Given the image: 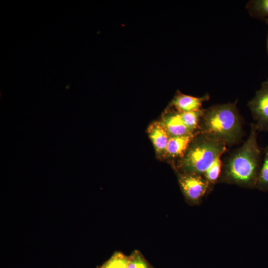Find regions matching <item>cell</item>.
<instances>
[{"mask_svg": "<svg viewBox=\"0 0 268 268\" xmlns=\"http://www.w3.org/2000/svg\"><path fill=\"white\" fill-rule=\"evenodd\" d=\"M178 180L186 199L193 204H198L201 201L209 186L203 175L182 173L179 175Z\"/></svg>", "mask_w": 268, "mask_h": 268, "instance_id": "4", "label": "cell"}, {"mask_svg": "<svg viewBox=\"0 0 268 268\" xmlns=\"http://www.w3.org/2000/svg\"><path fill=\"white\" fill-rule=\"evenodd\" d=\"M247 8L253 16H268V0H255L249 2Z\"/></svg>", "mask_w": 268, "mask_h": 268, "instance_id": "13", "label": "cell"}, {"mask_svg": "<svg viewBox=\"0 0 268 268\" xmlns=\"http://www.w3.org/2000/svg\"><path fill=\"white\" fill-rule=\"evenodd\" d=\"M208 98L207 95L196 97L180 93L175 96L172 103L179 112L196 111L201 110L202 103Z\"/></svg>", "mask_w": 268, "mask_h": 268, "instance_id": "7", "label": "cell"}, {"mask_svg": "<svg viewBox=\"0 0 268 268\" xmlns=\"http://www.w3.org/2000/svg\"><path fill=\"white\" fill-rule=\"evenodd\" d=\"M204 110L187 112H180L181 118L186 126L192 131L199 126Z\"/></svg>", "mask_w": 268, "mask_h": 268, "instance_id": "11", "label": "cell"}, {"mask_svg": "<svg viewBox=\"0 0 268 268\" xmlns=\"http://www.w3.org/2000/svg\"><path fill=\"white\" fill-rule=\"evenodd\" d=\"M256 187L263 191H268V146L264 150L262 166L260 170Z\"/></svg>", "mask_w": 268, "mask_h": 268, "instance_id": "10", "label": "cell"}, {"mask_svg": "<svg viewBox=\"0 0 268 268\" xmlns=\"http://www.w3.org/2000/svg\"><path fill=\"white\" fill-rule=\"evenodd\" d=\"M193 134L170 137L165 153L172 157H182L195 137Z\"/></svg>", "mask_w": 268, "mask_h": 268, "instance_id": "8", "label": "cell"}, {"mask_svg": "<svg viewBox=\"0 0 268 268\" xmlns=\"http://www.w3.org/2000/svg\"><path fill=\"white\" fill-rule=\"evenodd\" d=\"M226 145L220 140L200 133L181 157L179 166L183 173L203 176L216 158L225 152Z\"/></svg>", "mask_w": 268, "mask_h": 268, "instance_id": "3", "label": "cell"}, {"mask_svg": "<svg viewBox=\"0 0 268 268\" xmlns=\"http://www.w3.org/2000/svg\"><path fill=\"white\" fill-rule=\"evenodd\" d=\"M267 22L268 23V19L266 20Z\"/></svg>", "mask_w": 268, "mask_h": 268, "instance_id": "17", "label": "cell"}, {"mask_svg": "<svg viewBox=\"0 0 268 268\" xmlns=\"http://www.w3.org/2000/svg\"><path fill=\"white\" fill-rule=\"evenodd\" d=\"M128 261L129 256L117 252L98 268H128Z\"/></svg>", "mask_w": 268, "mask_h": 268, "instance_id": "12", "label": "cell"}, {"mask_svg": "<svg viewBox=\"0 0 268 268\" xmlns=\"http://www.w3.org/2000/svg\"><path fill=\"white\" fill-rule=\"evenodd\" d=\"M257 131L255 125L252 124L247 140L227 160L221 176L223 182L245 187L256 186L261 153Z\"/></svg>", "mask_w": 268, "mask_h": 268, "instance_id": "1", "label": "cell"}, {"mask_svg": "<svg viewBox=\"0 0 268 268\" xmlns=\"http://www.w3.org/2000/svg\"><path fill=\"white\" fill-rule=\"evenodd\" d=\"M248 106L256 122L254 125L257 130L268 131V80L262 83Z\"/></svg>", "mask_w": 268, "mask_h": 268, "instance_id": "5", "label": "cell"}, {"mask_svg": "<svg viewBox=\"0 0 268 268\" xmlns=\"http://www.w3.org/2000/svg\"><path fill=\"white\" fill-rule=\"evenodd\" d=\"M221 156H219L216 158L212 165L203 175L209 184L216 182L221 174L222 167Z\"/></svg>", "mask_w": 268, "mask_h": 268, "instance_id": "14", "label": "cell"}, {"mask_svg": "<svg viewBox=\"0 0 268 268\" xmlns=\"http://www.w3.org/2000/svg\"><path fill=\"white\" fill-rule=\"evenodd\" d=\"M160 124L170 137L193 134L183 121L180 112H172L163 118Z\"/></svg>", "mask_w": 268, "mask_h": 268, "instance_id": "6", "label": "cell"}, {"mask_svg": "<svg viewBox=\"0 0 268 268\" xmlns=\"http://www.w3.org/2000/svg\"><path fill=\"white\" fill-rule=\"evenodd\" d=\"M200 133L224 142L235 143L242 134L240 117L235 103L215 105L204 110Z\"/></svg>", "mask_w": 268, "mask_h": 268, "instance_id": "2", "label": "cell"}, {"mask_svg": "<svg viewBox=\"0 0 268 268\" xmlns=\"http://www.w3.org/2000/svg\"><path fill=\"white\" fill-rule=\"evenodd\" d=\"M267 49L268 52V40H267Z\"/></svg>", "mask_w": 268, "mask_h": 268, "instance_id": "16", "label": "cell"}, {"mask_svg": "<svg viewBox=\"0 0 268 268\" xmlns=\"http://www.w3.org/2000/svg\"><path fill=\"white\" fill-rule=\"evenodd\" d=\"M128 268H154L138 250H134L129 256Z\"/></svg>", "mask_w": 268, "mask_h": 268, "instance_id": "15", "label": "cell"}, {"mask_svg": "<svg viewBox=\"0 0 268 268\" xmlns=\"http://www.w3.org/2000/svg\"><path fill=\"white\" fill-rule=\"evenodd\" d=\"M148 131L149 137L156 151L159 153H165L170 137L166 130L160 123H155L150 126Z\"/></svg>", "mask_w": 268, "mask_h": 268, "instance_id": "9", "label": "cell"}]
</instances>
